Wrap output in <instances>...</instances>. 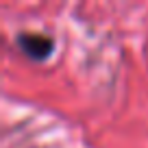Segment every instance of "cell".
Wrapping results in <instances>:
<instances>
[{"instance_id": "cell-1", "label": "cell", "mask_w": 148, "mask_h": 148, "mask_svg": "<svg viewBox=\"0 0 148 148\" xmlns=\"http://www.w3.org/2000/svg\"><path fill=\"white\" fill-rule=\"evenodd\" d=\"M18 44L28 57H35V59H46L52 50V39L42 33H22L18 37Z\"/></svg>"}]
</instances>
